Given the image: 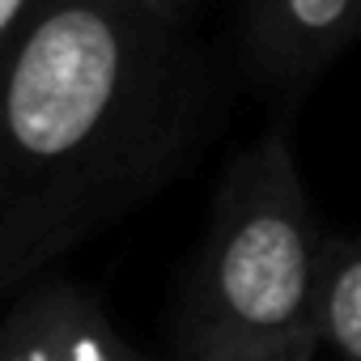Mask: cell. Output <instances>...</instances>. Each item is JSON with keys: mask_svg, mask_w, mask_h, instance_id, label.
Here are the masks:
<instances>
[{"mask_svg": "<svg viewBox=\"0 0 361 361\" xmlns=\"http://www.w3.org/2000/svg\"><path fill=\"white\" fill-rule=\"evenodd\" d=\"M209 73L140 0H47L0 56V306L183 170Z\"/></svg>", "mask_w": 361, "mask_h": 361, "instance_id": "6da1fadb", "label": "cell"}, {"mask_svg": "<svg viewBox=\"0 0 361 361\" xmlns=\"http://www.w3.org/2000/svg\"><path fill=\"white\" fill-rule=\"evenodd\" d=\"M331 243L281 128L226 170L174 306V361H230L319 340Z\"/></svg>", "mask_w": 361, "mask_h": 361, "instance_id": "7a4b0ae2", "label": "cell"}, {"mask_svg": "<svg viewBox=\"0 0 361 361\" xmlns=\"http://www.w3.org/2000/svg\"><path fill=\"white\" fill-rule=\"evenodd\" d=\"M0 361H149L102 298L64 272L30 281L0 306Z\"/></svg>", "mask_w": 361, "mask_h": 361, "instance_id": "3957f363", "label": "cell"}, {"mask_svg": "<svg viewBox=\"0 0 361 361\" xmlns=\"http://www.w3.org/2000/svg\"><path fill=\"white\" fill-rule=\"evenodd\" d=\"M361 39V0H247L243 47L259 85L302 90Z\"/></svg>", "mask_w": 361, "mask_h": 361, "instance_id": "277c9868", "label": "cell"}, {"mask_svg": "<svg viewBox=\"0 0 361 361\" xmlns=\"http://www.w3.org/2000/svg\"><path fill=\"white\" fill-rule=\"evenodd\" d=\"M319 340L340 361H361V230L331 243L319 302Z\"/></svg>", "mask_w": 361, "mask_h": 361, "instance_id": "5b68a950", "label": "cell"}, {"mask_svg": "<svg viewBox=\"0 0 361 361\" xmlns=\"http://www.w3.org/2000/svg\"><path fill=\"white\" fill-rule=\"evenodd\" d=\"M323 340H298V344H285V348H272V353H255V357H230V361H314Z\"/></svg>", "mask_w": 361, "mask_h": 361, "instance_id": "52a82bcc", "label": "cell"}, {"mask_svg": "<svg viewBox=\"0 0 361 361\" xmlns=\"http://www.w3.org/2000/svg\"><path fill=\"white\" fill-rule=\"evenodd\" d=\"M47 0H0V56H5Z\"/></svg>", "mask_w": 361, "mask_h": 361, "instance_id": "8992f818", "label": "cell"}, {"mask_svg": "<svg viewBox=\"0 0 361 361\" xmlns=\"http://www.w3.org/2000/svg\"><path fill=\"white\" fill-rule=\"evenodd\" d=\"M140 5H149L153 13H161V18H170V22H183V18L192 13L196 0H140Z\"/></svg>", "mask_w": 361, "mask_h": 361, "instance_id": "ba28073f", "label": "cell"}]
</instances>
